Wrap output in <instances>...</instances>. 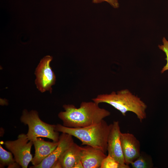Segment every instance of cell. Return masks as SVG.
Wrapping results in <instances>:
<instances>
[{
    "mask_svg": "<svg viewBox=\"0 0 168 168\" xmlns=\"http://www.w3.org/2000/svg\"><path fill=\"white\" fill-rule=\"evenodd\" d=\"M64 111L58 114L59 118L65 127L79 128L96 124L110 115L108 110L100 108L93 101H83L77 108L72 104L63 105Z\"/></svg>",
    "mask_w": 168,
    "mask_h": 168,
    "instance_id": "6da1fadb",
    "label": "cell"
},
{
    "mask_svg": "<svg viewBox=\"0 0 168 168\" xmlns=\"http://www.w3.org/2000/svg\"><path fill=\"white\" fill-rule=\"evenodd\" d=\"M92 100L98 104H108L119 111L124 116H125L128 112H132L141 122L147 118V105L128 89L117 92L113 91L109 94H99Z\"/></svg>",
    "mask_w": 168,
    "mask_h": 168,
    "instance_id": "7a4b0ae2",
    "label": "cell"
},
{
    "mask_svg": "<svg viewBox=\"0 0 168 168\" xmlns=\"http://www.w3.org/2000/svg\"><path fill=\"white\" fill-rule=\"evenodd\" d=\"M112 124H109L104 119L95 124L85 127L72 128L63 125H56V131L69 134L79 140L82 145H88L107 152V140Z\"/></svg>",
    "mask_w": 168,
    "mask_h": 168,
    "instance_id": "3957f363",
    "label": "cell"
},
{
    "mask_svg": "<svg viewBox=\"0 0 168 168\" xmlns=\"http://www.w3.org/2000/svg\"><path fill=\"white\" fill-rule=\"evenodd\" d=\"M20 120L21 123L28 126L26 134L29 140L33 141L38 138L44 137L58 142L59 132L55 130L56 125L47 124L40 118L38 113L35 110L23 111Z\"/></svg>",
    "mask_w": 168,
    "mask_h": 168,
    "instance_id": "277c9868",
    "label": "cell"
},
{
    "mask_svg": "<svg viewBox=\"0 0 168 168\" xmlns=\"http://www.w3.org/2000/svg\"><path fill=\"white\" fill-rule=\"evenodd\" d=\"M6 148L14 155V159L22 168H27L33 157L31 149L33 141L29 140L26 134L18 135L17 139L4 143Z\"/></svg>",
    "mask_w": 168,
    "mask_h": 168,
    "instance_id": "5b68a950",
    "label": "cell"
},
{
    "mask_svg": "<svg viewBox=\"0 0 168 168\" xmlns=\"http://www.w3.org/2000/svg\"><path fill=\"white\" fill-rule=\"evenodd\" d=\"M53 57L45 56L40 61L35 72V84L37 88L41 92L52 91V86L56 82V76L50 66Z\"/></svg>",
    "mask_w": 168,
    "mask_h": 168,
    "instance_id": "8992f818",
    "label": "cell"
},
{
    "mask_svg": "<svg viewBox=\"0 0 168 168\" xmlns=\"http://www.w3.org/2000/svg\"><path fill=\"white\" fill-rule=\"evenodd\" d=\"M120 140L125 163L129 165L141 154L140 142L133 134L129 133H121Z\"/></svg>",
    "mask_w": 168,
    "mask_h": 168,
    "instance_id": "52a82bcc",
    "label": "cell"
},
{
    "mask_svg": "<svg viewBox=\"0 0 168 168\" xmlns=\"http://www.w3.org/2000/svg\"><path fill=\"white\" fill-rule=\"evenodd\" d=\"M121 133L119 122L114 121L107 138V152L120 163L124 164L120 140Z\"/></svg>",
    "mask_w": 168,
    "mask_h": 168,
    "instance_id": "ba28073f",
    "label": "cell"
},
{
    "mask_svg": "<svg viewBox=\"0 0 168 168\" xmlns=\"http://www.w3.org/2000/svg\"><path fill=\"white\" fill-rule=\"evenodd\" d=\"M71 135L62 133L60 135L57 146L54 151L39 164L32 166L31 168H51L54 162L58 159L64 152L74 142Z\"/></svg>",
    "mask_w": 168,
    "mask_h": 168,
    "instance_id": "9c48e42d",
    "label": "cell"
},
{
    "mask_svg": "<svg viewBox=\"0 0 168 168\" xmlns=\"http://www.w3.org/2000/svg\"><path fill=\"white\" fill-rule=\"evenodd\" d=\"M81 148V161L83 168H100L102 160L107 156L106 153L88 145Z\"/></svg>",
    "mask_w": 168,
    "mask_h": 168,
    "instance_id": "30bf717a",
    "label": "cell"
},
{
    "mask_svg": "<svg viewBox=\"0 0 168 168\" xmlns=\"http://www.w3.org/2000/svg\"><path fill=\"white\" fill-rule=\"evenodd\" d=\"M35 154L31 162L33 166L40 164L57 146L58 142H51L38 138L33 141Z\"/></svg>",
    "mask_w": 168,
    "mask_h": 168,
    "instance_id": "8fae6325",
    "label": "cell"
},
{
    "mask_svg": "<svg viewBox=\"0 0 168 168\" xmlns=\"http://www.w3.org/2000/svg\"><path fill=\"white\" fill-rule=\"evenodd\" d=\"M81 147L73 143L58 159L62 168H74L81 161Z\"/></svg>",
    "mask_w": 168,
    "mask_h": 168,
    "instance_id": "7c38bea8",
    "label": "cell"
},
{
    "mask_svg": "<svg viewBox=\"0 0 168 168\" xmlns=\"http://www.w3.org/2000/svg\"><path fill=\"white\" fill-rule=\"evenodd\" d=\"M130 165L133 168H152L154 167L152 157L143 152H141L139 157Z\"/></svg>",
    "mask_w": 168,
    "mask_h": 168,
    "instance_id": "4fadbf2b",
    "label": "cell"
},
{
    "mask_svg": "<svg viewBox=\"0 0 168 168\" xmlns=\"http://www.w3.org/2000/svg\"><path fill=\"white\" fill-rule=\"evenodd\" d=\"M0 167L8 166V168H18L21 166L13 159L12 153L4 149L0 145Z\"/></svg>",
    "mask_w": 168,
    "mask_h": 168,
    "instance_id": "5bb4252c",
    "label": "cell"
},
{
    "mask_svg": "<svg viewBox=\"0 0 168 168\" xmlns=\"http://www.w3.org/2000/svg\"><path fill=\"white\" fill-rule=\"evenodd\" d=\"M129 165L120 163L109 154L102 161L100 168H129Z\"/></svg>",
    "mask_w": 168,
    "mask_h": 168,
    "instance_id": "9a60e30c",
    "label": "cell"
},
{
    "mask_svg": "<svg viewBox=\"0 0 168 168\" xmlns=\"http://www.w3.org/2000/svg\"><path fill=\"white\" fill-rule=\"evenodd\" d=\"M162 41L163 44L158 45V47L159 49L165 53L166 56L165 59L166 60L167 63L161 69V73H163L166 71L168 70V40L165 37H164L162 38Z\"/></svg>",
    "mask_w": 168,
    "mask_h": 168,
    "instance_id": "2e32d148",
    "label": "cell"
},
{
    "mask_svg": "<svg viewBox=\"0 0 168 168\" xmlns=\"http://www.w3.org/2000/svg\"><path fill=\"white\" fill-rule=\"evenodd\" d=\"M92 3L95 4L100 3L103 2H106L114 8H118L119 7L118 0H92Z\"/></svg>",
    "mask_w": 168,
    "mask_h": 168,
    "instance_id": "e0dca14e",
    "label": "cell"
},
{
    "mask_svg": "<svg viewBox=\"0 0 168 168\" xmlns=\"http://www.w3.org/2000/svg\"><path fill=\"white\" fill-rule=\"evenodd\" d=\"M51 168H62L61 163L58 160L54 162Z\"/></svg>",
    "mask_w": 168,
    "mask_h": 168,
    "instance_id": "ac0fdd59",
    "label": "cell"
},
{
    "mask_svg": "<svg viewBox=\"0 0 168 168\" xmlns=\"http://www.w3.org/2000/svg\"><path fill=\"white\" fill-rule=\"evenodd\" d=\"M74 168H83V167L81 161H80L76 164Z\"/></svg>",
    "mask_w": 168,
    "mask_h": 168,
    "instance_id": "d6986e66",
    "label": "cell"
}]
</instances>
